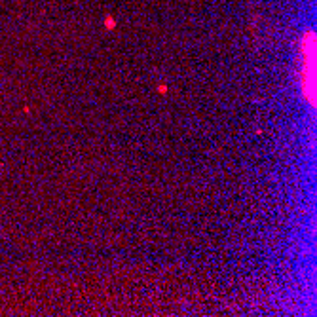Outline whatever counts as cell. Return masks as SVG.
Wrapping results in <instances>:
<instances>
[{
    "label": "cell",
    "instance_id": "cell-1",
    "mask_svg": "<svg viewBox=\"0 0 317 317\" xmlns=\"http://www.w3.org/2000/svg\"><path fill=\"white\" fill-rule=\"evenodd\" d=\"M308 47V52L302 46V89L304 97H308V101L311 106H315V34L308 32L304 34L302 40Z\"/></svg>",
    "mask_w": 317,
    "mask_h": 317
}]
</instances>
